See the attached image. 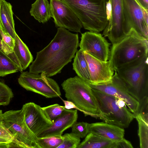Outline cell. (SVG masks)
<instances>
[{
  "label": "cell",
  "mask_w": 148,
  "mask_h": 148,
  "mask_svg": "<svg viewBox=\"0 0 148 148\" xmlns=\"http://www.w3.org/2000/svg\"><path fill=\"white\" fill-rule=\"evenodd\" d=\"M90 125V123L86 122H76L71 127V132L80 138H85L89 132Z\"/></svg>",
  "instance_id": "4dcf8cb0"
},
{
  "label": "cell",
  "mask_w": 148,
  "mask_h": 148,
  "mask_svg": "<svg viewBox=\"0 0 148 148\" xmlns=\"http://www.w3.org/2000/svg\"><path fill=\"white\" fill-rule=\"evenodd\" d=\"M20 85L28 91L50 98L60 97V87L53 79L47 76L44 73L35 74L29 71L23 72L18 79Z\"/></svg>",
  "instance_id": "52a82bcc"
},
{
  "label": "cell",
  "mask_w": 148,
  "mask_h": 148,
  "mask_svg": "<svg viewBox=\"0 0 148 148\" xmlns=\"http://www.w3.org/2000/svg\"><path fill=\"white\" fill-rule=\"evenodd\" d=\"M77 148H116V142L90 132Z\"/></svg>",
  "instance_id": "ffe728a7"
},
{
  "label": "cell",
  "mask_w": 148,
  "mask_h": 148,
  "mask_svg": "<svg viewBox=\"0 0 148 148\" xmlns=\"http://www.w3.org/2000/svg\"><path fill=\"white\" fill-rule=\"evenodd\" d=\"M3 114L2 111L0 110V123L3 122Z\"/></svg>",
  "instance_id": "74e56055"
},
{
  "label": "cell",
  "mask_w": 148,
  "mask_h": 148,
  "mask_svg": "<svg viewBox=\"0 0 148 148\" xmlns=\"http://www.w3.org/2000/svg\"><path fill=\"white\" fill-rule=\"evenodd\" d=\"M140 5L145 9L148 10V0H137Z\"/></svg>",
  "instance_id": "8d00e7d4"
},
{
  "label": "cell",
  "mask_w": 148,
  "mask_h": 148,
  "mask_svg": "<svg viewBox=\"0 0 148 148\" xmlns=\"http://www.w3.org/2000/svg\"><path fill=\"white\" fill-rule=\"evenodd\" d=\"M133 147L130 142L124 138L116 142V148H133Z\"/></svg>",
  "instance_id": "d6a6232c"
},
{
  "label": "cell",
  "mask_w": 148,
  "mask_h": 148,
  "mask_svg": "<svg viewBox=\"0 0 148 148\" xmlns=\"http://www.w3.org/2000/svg\"><path fill=\"white\" fill-rule=\"evenodd\" d=\"M64 104V108L65 109L67 110L72 109H75L77 110V108L72 102L68 101L62 100Z\"/></svg>",
  "instance_id": "e575fe53"
},
{
  "label": "cell",
  "mask_w": 148,
  "mask_h": 148,
  "mask_svg": "<svg viewBox=\"0 0 148 148\" xmlns=\"http://www.w3.org/2000/svg\"><path fill=\"white\" fill-rule=\"evenodd\" d=\"M148 59L144 56L116 71L123 88L139 102L148 97Z\"/></svg>",
  "instance_id": "3957f363"
},
{
  "label": "cell",
  "mask_w": 148,
  "mask_h": 148,
  "mask_svg": "<svg viewBox=\"0 0 148 148\" xmlns=\"http://www.w3.org/2000/svg\"><path fill=\"white\" fill-rule=\"evenodd\" d=\"M21 109L26 123L36 136L53 123L42 107L33 102L25 104Z\"/></svg>",
  "instance_id": "5bb4252c"
},
{
  "label": "cell",
  "mask_w": 148,
  "mask_h": 148,
  "mask_svg": "<svg viewBox=\"0 0 148 148\" xmlns=\"http://www.w3.org/2000/svg\"><path fill=\"white\" fill-rule=\"evenodd\" d=\"M62 136L48 137L39 138L37 136L35 140L36 148H57L62 143Z\"/></svg>",
  "instance_id": "d4e9b609"
},
{
  "label": "cell",
  "mask_w": 148,
  "mask_h": 148,
  "mask_svg": "<svg viewBox=\"0 0 148 148\" xmlns=\"http://www.w3.org/2000/svg\"><path fill=\"white\" fill-rule=\"evenodd\" d=\"M0 23L3 30L15 39V29L12 6L5 0H0Z\"/></svg>",
  "instance_id": "ac0fdd59"
},
{
  "label": "cell",
  "mask_w": 148,
  "mask_h": 148,
  "mask_svg": "<svg viewBox=\"0 0 148 148\" xmlns=\"http://www.w3.org/2000/svg\"><path fill=\"white\" fill-rule=\"evenodd\" d=\"M0 34L2 38L1 44L2 50L7 55L12 53L15 45V39L1 28Z\"/></svg>",
  "instance_id": "4316f807"
},
{
  "label": "cell",
  "mask_w": 148,
  "mask_h": 148,
  "mask_svg": "<svg viewBox=\"0 0 148 148\" xmlns=\"http://www.w3.org/2000/svg\"><path fill=\"white\" fill-rule=\"evenodd\" d=\"M139 103V107L137 114H139L145 121L148 123V97L144 98Z\"/></svg>",
  "instance_id": "1f68e13d"
},
{
  "label": "cell",
  "mask_w": 148,
  "mask_h": 148,
  "mask_svg": "<svg viewBox=\"0 0 148 148\" xmlns=\"http://www.w3.org/2000/svg\"><path fill=\"white\" fill-rule=\"evenodd\" d=\"M111 45L100 33L86 32L81 34L80 49L100 60H108Z\"/></svg>",
  "instance_id": "8fae6325"
},
{
  "label": "cell",
  "mask_w": 148,
  "mask_h": 148,
  "mask_svg": "<svg viewBox=\"0 0 148 148\" xmlns=\"http://www.w3.org/2000/svg\"><path fill=\"white\" fill-rule=\"evenodd\" d=\"M67 100L73 103L85 116L101 119V114L96 98L89 85L78 76L64 80L61 84Z\"/></svg>",
  "instance_id": "5b68a950"
},
{
  "label": "cell",
  "mask_w": 148,
  "mask_h": 148,
  "mask_svg": "<svg viewBox=\"0 0 148 148\" xmlns=\"http://www.w3.org/2000/svg\"><path fill=\"white\" fill-rule=\"evenodd\" d=\"M92 90L101 112V119L123 128L128 127L135 116L127 108L125 102L99 90L92 88Z\"/></svg>",
  "instance_id": "8992f818"
},
{
  "label": "cell",
  "mask_w": 148,
  "mask_h": 148,
  "mask_svg": "<svg viewBox=\"0 0 148 148\" xmlns=\"http://www.w3.org/2000/svg\"><path fill=\"white\" fill-rule=\"evenodd\" d=\"M63 141L57 148H77L80 143V138L71 132L64 134Z\"/></svg>",
  "instance_id": "83f0119b"
},
{
  "label": "cell",
  "mask_w": 148,
  "mask_h": 148,
  "mask_svg": "<svg viewBox=\"0 0 148 148\" xmlns=\"http://www.w3.org/2000/svg\"><path fill=\"white\" fill-rule=\"evenodd\" d=\"M89 70L90 83L89 84L106 83L111 81L114 71L110 62L98 59L83 51Z\"/></svg>",
  "instance_id": "9a60e30c"
},
{
  "label": "cell",
  "mask_w": 148,
  "mask_h": 148,
  "mask_svg": "<svg viewBox=\"0 0 148 148\" xmlns=\"http://www.w3.org/2000/svg\"><path fill=\"white\" fill-rule=\"evenodd\" d=\"M23 71L13 52L7 55L0 49V77Z\"/></svg>",
  "instance_id": "44dd1931"
},
{
  "label": "cell",
  "mask_w": 148,
  "mask_h": 148,
  "mask_svg": "<svg viewBox=\"0 0 148 148\" xmlns=\"http://www.w3.org/2000/svg\"><path fill=\"white\" fill-rule=\"evenodd\" d=\"M123 29L126 35L132 28L148 39V25L143 18L142 7L137 0H122Z\"/></svg>",
  "instance_id": "9c48e42d"
},
{
  "label": "cell",
  "mask_w": 148,
  "mask_h": 148,
  "mask_svg": "<svg viewBox=\"0 0 148 148\" xmlns=\"http://www.w3.org/2000/svg\"><path fill=\"white\" fill-rule=\"evenodd\" d=\"M142 11L144 20L146 24L148 25V10L142 8Z\"/></svg>",
  "instance_id": "d590c367"
},
{
  "label": "cell",
  "mask_w": 148,
  "mask_h": 148,
  "mask_svg": "<svg viewBox=\"0 0 148 148\" xmlns=\"http://www.w3.org/2000/svg\"><path fill=\"white\" fill-rule=\"evenodd\" d=\"M29 12L36 20L43 24L48 22L51 17L50 5L47 0H36L32 4Z\"/></svg>",
  "instance_id": "7402d4cb"
},
{
  "label": "cell",
  "mask_w": 148,
  "mask_h": 148,
  "mask_svg": "<svg viewBox=\"0 0 148 148\" xmlns=\"http://www.w3.org/2000/svg\"><path fill=\"white\" fill-rule=\"evenodd\" d=\"M3 122L17 140L29 148H36L35 140L37 136L26 123L21 109L10 110L3 113Z\"/></svg>",
  "instance_id": "ba28073f"
},
{
  "label": "cell",
  "mask_w": 148,
  "mask_h": 148,
  "mask_svg": "<svg viewBox=\"0 0 148 148\" xmlns=\"http://www.w3.org/2000/svg\"><path fill=\"white\" fill-rule=\"evenodd\" d=\"M112 6L111 0H108L106 5V12L107 20L109 21L112 15Z\"/></svg>",
  "instance_id": "836d02e7"
},
{
  "label": "cell",
  "mask_w": 148,
  "mask_h": 148,
  "mask_svg": "<svg viewBox=\"0 0 148 148\" xmlns=\"http://www.w3.org/2000/svg\"><path fill=\"white\" fill-rule=\"evenodd\" d=\"M0 28H1L3 30V28H2V27L0 23ZM1 40H2V38L1 36V34H0V49L2 50V47H1Z\"/></svg>",
  "instance_id": "f35d334b"
},
{
  "label": "cell",
  "mask_w": 148,
  "mask_h": 148,
  "mask_svg": "<svg viewBox=\"0 0 148 148\" xmlns=\"http://www.w3.org/2000/svg\"><path fill=\"white\" fill-rule=\"evenodd\" d=\"M42 109L51 121L53 123L65 109L64 106L56 103L42 107Z\"/></svg>",
  "instance_id": "f1b7e54d"
},
{
  "label": "cell",
  "mask_w": 148,
  "mask_h": 148,
  "mask_svg": "<svg viewBox=\"0 0 148 148\" xmlns=\"http://www.w3.org/2000/svg\"><path fill=\"white\" fill-rule=\"evenodd\" d=\"M73 11L84 28L99 33L107 25L106 5L108 0H62Z\"/></svg>",
  "instance_id": "277c9868"
},
{
  "label": "cell",
  "mask_w": 148,
  "mask_h": 148,
  "mask_svg": "<svg viewBox=\"0 0 148 148\" xmlns=\"http://www.w3.org/2000/svg\"><path fill=\"white\" fill-rule=\"evenodd\" d=\"M0 138L12 142L14 148H29L28 146L17 140L15 136L6 127L3 122L0 123Z\"/></svg>",
  "instance_id": "484cf974"
},
{
  "label": "cell",
  "mask_w": 148,
  "mask_h": 148,
  "mask_svg": "<svg viewBox=\"0 0 148 148\" xmlns=\"http://www.w3.org/2000/svg\"><path fill=\"white\" fill-rule=\"evenodd\" d=\"M148 53V39L132 28L124 37L112 44L108 60L115 71Z\"/></svg>",
  "instance_id": "7a4b0ae2"
},
{
  "label": "cell",
  "mask_w": 148,
  "mask_h": 148,
  "mask_svg": "<svg viewBox=\"0 0 148 148\" xmlns=\"http://www.w3.org/2000/svg\"><path fill=\"white\" fill-rule=\"evenodd\" d=\"M13 53L23 71L25 70L33 62V57L28 47L17 34L15 38Z\"/></svg>",
  "instance_id": "d6986e66"
},
{
  "label": "cell",
  "mask_w": 148,
  "mask_h": 148,
  "mask_svg": "<svg viewBox=\"0 0 148 148\" xmlns=\"http://www.w3.org/2000/svg\"><path fill=\"white\" fill-rule=\"evenodd\" d=\"M51 17L56 27L81 33L83 27L80 20L71 9L62 0H50Z\"/></svg>",
  "instance_id": "30bf717a"
},
{
  "label": "cell",
  "mask_w": 148,
  "mask_h": 148,
  "mask_svg": "<svg viewBox=\"0 0 148 148\" xmlns=\"http://www.w3.org/2000/svg\"><path fill=\"white\" fill-rule=\"evenodd\" d=\"M79 44L78 34L58 27L51 41L37 53L35 60L29 66V71L35 74L44 73L49 77L60 73L74 58Z\"/></svg>",
  "instance_id": "6da1fadb"
},
{
  "label": "cell",
  "mask_w": 148,
  "mask_h": 148,
  "mask_svg": "<svg viewBox=\"0 0 148 148\" xmlns=\"http://www.w3.org/2000/svg\"><path fill=\"white\" fill-rule=\"evenodd\" d=\"M73 69L79 77L88 84L90 83V75L87 63L84 52L77 50L73 63Z\"/></svg>",
  "instance_id": "603a6c76"
},
{
  "label": "cell",
  "mask_w": 148,
  "mask_h": 148,
  "mask_svg": "<svg viewBox=\"0 0 148 148\" xmlns=\"http://www.w3.org/2000/svg\"><path fill=\"white\" fill-rule=\"evenodd\" d=\"M112 11L110 19L103 30L102 36L107 37L112 44L126 35L123 29L124 13L122 0H111Z\"/></svg>",
  "instance_id": "7c38bea8"
},
{
  "label": "cell",
  "mask_w": 148,
  "mask_h": 148,
  "mask_svg": "<svg viewBox=\"0 0 148 148\" xmlns=\"http://www.w3.org/2000/svg\"><path fill=\"white\" fill-rule=\"evenodd\" d=\"M92 88L97 89L123 100L128 109L134 116L138 112L139 103L123 88L119 79L116 71L109 82L97 84H89Z\"/></svg>",
  "instance_id": "4fadbf2b"
},
{
  "label": "cell",
  "mask_w": 148,
  "mask_h": 148,
  "mask_svg": "<svg viewBox=\"0 0 148 148\" xmlns=\"http://www.w3.org/2000/svg\"><path fill=\"white\" fill-rule=\"evenodd\" d=\"M90 132L117 142L124 138L125 130L124 128L115 125L101 122L90 124Z\"/></svg>",
  "instance_id": "e0dca14e"
},
{
  "label": "cell",
  "mask_w": 148,
  "mask_h": 148,
  "mask_svg": "<svg viewBox=\"0 0 148 148\" xmlns=\"http://www.w3.org/2000/svg\"><path fill=\"white\" fill-rule=\"evenodd\" d=\"M78 117L77 110L65 109L51 125L39 134L37 136L45 138L61 136L65 130L71 127L77 122Z\"/></svg>",
  "instance_id": "2e32d148"
},
{
  "label": "cell",
  "mask_w": 148,
  "mask_h": 148,
  "mask_svg": "<svg viewBox=\"0 0 148 148\" xmlns=\"http://www.w3.org/2000/svg\"><path fill=\"white\" fill-rule=\"evenodd\" d=\"M138 123V135L140 148H148V123L146 122L138 114L135 115Z\"/></svg>",
  "instance_id": "cb8c5ba5"
},
{
  "label": "cell",
  "mask_w": 148,
  "mask_h": 148,
  "mask_svg": "<svg viewBox=\"0 0 148 148\" xmlns=\"http://www.w3.org/2000/svg\"><path fill=\"white\" fill-rule=\"evenodd\" d=\"M11 89L4 82L0 81V106H7L13 97Z\"/></svg>",
  "instance_id": "f546056e"
}]
</instances>
